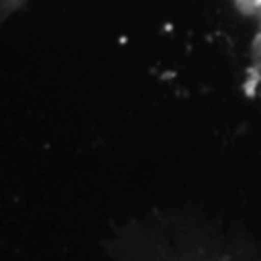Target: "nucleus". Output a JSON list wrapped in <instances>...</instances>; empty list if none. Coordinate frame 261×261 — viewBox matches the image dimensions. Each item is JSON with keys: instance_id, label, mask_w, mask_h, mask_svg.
<instances>
[{"instance_id": "f257e3e1", "label": "nucleus", "mask_w": 261, "mask_h": 261, "mask_svg": "<svg viewBox=\"0 0 261 261\" xmlns=\"http://www.w3.org/2000/svg\"><path fill=\"white\" fill-rule=\"evenodd\" d=\"M252 91L261 99V43L255 56H253V64H252Z\"/></svg>"}, {"instance_id": "f03ea898", "label": "nucleus", "mask_w": 261, "mask_h": 261, "mask_svg": "<svg viewBox=\"0 0 261 261\" xmlns=\"http://www.w3.org/2000/svg\"><path fill=\"white\" fill-rule=\"evenodd\" d=\"M16 2H18V0H0V16H2L8 8H12Z\"/></svg>"}]
</instances>
